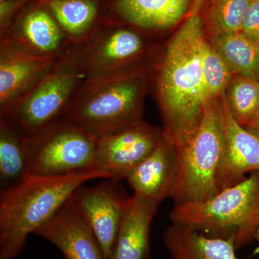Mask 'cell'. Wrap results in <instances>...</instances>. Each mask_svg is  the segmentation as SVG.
I'll return each mask as SVG.
<instances>
[{
  "mask_svg": "<svg viewBox=\"0 0 259 259\" xmlns=\"http://www.w3.org/2000/svg\"><path fill=\"white\" fill-rule=\"evenodd\" d=\"M202 5L192 3L188 17L157 65L156 90L166 122L163 136L176 148L192 139L203 113L201 92L207 41L199 15Z\"/></svg>",
  "mask_w": 259,
  "mask_h": 259,
  "instance_id": "obj_1",
  "label": "cell"
},
{
  "mask_svg": "<svg viewBox=\"0 0 259 259\" xmlns=\"http://www.w3.org/2000/svg\"><path fill=\"white\" fill-rule=\"evenodd\" d=\"M112 178L95 168L61 176L28 174L0 197V259H15L30 234L44 226L83 184Z\"/></svg>",
  "mask_w": 259,
  "mask_h": 259,
  "instance_id": "obj_2",
  "label": "cell"
},
{
  "mask_svg": "<svg viewBox=\"0 0 259 259\" xmlns=\"http://www.w3.org/2000/svg\"><path fill=\"white\" fill-rule=\"evenodd\" d=\"M169 217L172 224L229 240L236 250L249 244L259 227V171L208 200L175 204Z\"/></svg>",
  "mask_w": 259,
  "mask_h": 259,
  "instance_id": "obj_3",
  "label": "cell"
},
{
  "mask_svg": "<svg viewBox=\"0 0 259 259\" xmlns=\"http://www.w3.org/2000/svg\"><path fill=\"white\" fill-rule=\"evenodd\" d=\"M84 82L82 47L72 45L35 87L0 116L32 136L65 118Z\"/></svg>",
  "mask_w": 259,
  "mask_h": 259,
  "instance_id": "obj_4",
  "label": "cell"
},
{
  "mask_svg": "<svg viewBox=\"0 0 259 259\" xmlns=\"http://www.w3.org/2000/svg\"><path fill=\"white\" fill-rule=\"evenodd\" d=\"M138 74L131 71L83 85L64 119L98 139L141 122L144 85Z\"/></svg>",
  "mask_w": 259,
  "mask_h": 259,
  "instance_id": "obj_5",
  "label": "cell"
},
{
  "mask_svg": "<svg viewBox=\"0 0 259 259\" xmlns=\"http://www.w3.org/2000/svg\"><path fill=\"white\" fill-rule=\"evenodd\" d=\"M224 148L221 102H209L192 139L176 148L177 175L171 198L175 204L208 200L220 192L216 174Z\"/></svg>",
  "mask_w": 259,
  "mask_h": 259,
  "instance_id": "obj_6",
  "label": "cell"
},
{
  "mask_svg": "<svg viewBox=\"0 0 259 259\" xmlns=\"http://www.w3.org/2000/svg\"><path fill=\"white\" fill-rule=\"evenodd\" d=\"M27 141L30 174L61 176L97 168L98 139L66 119L28 136Z\"/></svg>",
  "mask_w": 259,
  "mask_h": 259,
  "instance_id": "obj_7",
  "label": "cell"
},
{
  "mask_svg": "<svg viewBox=\"0 0 259 259\" xmlns=\"http://www.w3.org/2000/svg\"><path fill=\"white\" fill-rule=\"evenodd\" d=\"M132 28L107 17L91 37L81 45L84 84L99 82L133 71L129 66L144 54L146 44L139 32Z\"/></svg>",
  "mask_w": 259,
  "mask_h": 259,
  "instance_id": "obj_8",
  "label": "cell"
},
{
  "mask_svg": "<svg viewBox=\"0 0 259 259\" xmlns=\"http://www.w3.org/2000/svg\"><path fill=\"white\" fill-rule=\"evenodd\" d=\"M23 8L8 30L0 34L5 40L25 52L42 57L58 59L74 44L61 30L47 5L37 4Z\"/></svg>",
  "mask_w": 259,
  "mask_h": 259,
  "instance_id": "obj_9",
  "label": "cell"
},
{
  "mask_svg": "<svg viewBox=\"0 0 259 259\" xmlns=\"http://www.w3.org/2000/svg\"><path fill=\"white\" fill-rule=\"evenodd\" d=\"M119 182L106 179L95 187L80 186L74 192L81 214L108 259L111 258L130 198L124 193Z\"/></svg>",
  "mask_w": 259,
  "mask_h": 259,
  "instance_id": "obj_10",
  "label": "cell"
},
{
  "mask_svg": "<svg viewBox=\"0 0 259 259\" xmlns=\"http://www.w3.org/2000/svg\"><path fill=\"white\" fill-rule=\"evenodd\" d=\"M163 138V133L138 122L115 134L98 139L95 161L97 168L112 179H125L152 153Z\"/></svg>",
  "mask_w": 259,
  "mask_h": 259,
  "instance_id": "obj_11",
  "label": "cell"
},
{
  "mask_svg": "<svg viewBox=\"0 0 259 259\" xmlns=\"http://www.w3.org/2000/svg\"><path fill=\"white\" fill-rule=\"evenodd\" d=\"M34 234L50 242L65 259H108L81 214L74 193Z\"/></svg>",
  "mask_w": 259,
  "mask_h": 259,
  "instance_id": "obj_12",
  "label": "cell"
},
{
  "mask_svg": "<svg viewBox=\"0 0 259 259\" xmlns=\"http://www.w3.org/2000/svg\"><path fill=\"white\" fill-rule=\"evenodd\" d=\"M224 148L216 174L220 192L238 185L248 172L259 171V135L233 117L226 98L221 102Z\"/></svg>",
  "mask_w": 259,
  "mask_h": 259,
  "instance_id": "obj_13",
  "label": "cell"
},
{
  "mask_svg": "<svg viewBox=\"0 0 259 259\" xmlns=\"http://www.w3.org/2000/svg\"><path fill=\"white\" fill-rule=\"evenodd\" d=\"M56 60L32 55L0 40V114L35 87Z\"/></svg>",
  "mask_w": 259,
  "mask_h": 259,
  "instance_id": "obj_14",
  "label": "cell"
},
{
  "mask_svg": "<svg viewBox=\"0 0 259 259\" xmlns=\"http://www.w3.org/2000/svg\"><path fill=\"white\" fill-rule=\"evenodd\" d=\"M177 175L176 147L162 138L152 153L125 180L134 195L160 204L171 197Z\"/></svg>",
  "mask_w": 259,
  "mask_h": 259,
  "instance_id": "obj_15",
  "label": "cell"
},
{
  "mask_svg": "<svg viewBox=\"0 0 259 259\" xmlns=\"http://www.w3.org/2000/svg\"><path fill=\"white\" fill-rule=\"evenodd\" d=\"M192 0H108L109 18L145 31H162L180 23Z\"/></svg>",
  "mask_w": 259,
  "mask_h": 259,
  "instance_id": "obj_16",
  "label": "cell"
},
{
  "mask_svg": "<svg viewBox=\"0 0 259 259\" xmlns=\"http://www.w3.org/2000/svg\"><path fill=\"white\" fill-rule=\"evenodd\" d=\"M158 205L149 199L130 197L110 259H149L150 227Z\"/></svg>",
  "mask_w": 259,
  "mask_h": 259,
  "instance_id": "obj_17",
  "label": "cell"
},
{
  "mask_svg": "<svg viewBox=\"0 0 259 259\" xmlns=\"http://www.w3.org/2000/svg\"><path fill=\"white\" fill-rule=\"evenodd\" d=\"M163 242L171 259H238L233 242L190 226L172 224L163 234Z\"/></svg>",
  "mask_w": 259,
  "mask_h": 259,
  "instance_id": "obj_18",
  "label": "cell"
},
{
  "mask_svg": "<svg viewBox=\"0 0 259 259\" xmlns=\"http://www.w3.org/2000/svg\"><path fill=\"white\" fill-rule=\"evenodd\" d=\"M48 9L74 45H83L105 18L98 0H49Z\"/></svg>",
  "mask_w": 259,
  "mask_h": 259,
  "instance_id": "obj_19",
  "label": "cell"
},
{
  "mask_svg": "<svg viewBox=\"0 0 259 259\" xmlns=\"http://www.w3.org/2000/svg\"><path fill=\"white\" fill-rule=\"evenodd\" d=\"M27 138L15 122L0 116V175L10 187L30 174Z\"/></svg>",
  "mask_w": 259,
  "mask_h": 259,
  "instance_id": "obj_20",
  "label": "cell"
},
{
  "mask_svg": "<svg viewBox=\"0 0 259 259\" xmlns=\"http://www.w3.org/2000/svg\"><path fill=\"white\" fill-rule=\"evenodd\" d=\"M214 49L231 73L259 81V45L243 32L215 35Z\"/></svg>",
  "mask_w": 259,
  "mask_h": 259,
  "instance_id": "obj_21",
  "label": "cell"
},
{
  "mask_svg": "<svg viewBox=\"0 0 259 259\" xmlns=\"http://www.w3.org/2000/svg\"><path fill=\"white\" fill-rule=\"evenodd\" d=\"M226 100L235 119L246 125L259 112V81L238 75L231 81Z\"/></svg>",
  "mask_w": 259,
  "mask_h": 259,
  "instance_id": "obj_22",
  "label": "cell"
},
{
  "mask_svg": "<svg viewBox=\"0 0 259 259\" xmlns=\"http://www.w3.org/2000/svg\"><path fill=\"white\" fill-rule=\"evenodd\" d=\"M231 71L214 47L207 42L204 47L201 98L204 107L226 90L231 79Z\"/></svg>",
  "mask_w": 259,
  "mask_h": 259,
  "instance_id": "obj_23",
  "label": "cell"
},
{
  "mask_svg": "<svg viewBox=\"0 0 259 259\" xmlns=\"http://www.w3.org/2000/svg\"><path fill=\"white\" fill-rule=\"evenodd\" d=\"M252 0H213L209 21L215 35L241 32Z\"/></svg>",
  "mask_w": 259,
  "mask_h": 259,
  "instance_id": "obj_24",
  "label": "cell"
},
{
  "mask_svg": "<svg viewBox=\"0 0 259 259\" xmlns=\"http://www.w3.org/2000/svg\"><path fill=\"white\" fill-rule=\"evenodd\" d=\"M241 32L259 45V0H252L243 20Z\"/></svg>",
  "mask_w": 259,
  "mask_h": 259,
  "instance_id": "obj_25",
  "label": "cell"
},
{
  "mask_svg": "<svg viewBox=\"0 0 259 259\" xmlns=\"http://www.w3.org/2000/svg\"><path fill=\"white\" fill-rule=\"evenodd\" d=\"M28 0H5L0 2V33L8 30L15 17Z\"/></svg>",
  "mask_w": 259,
  "mask_h": 259,
  "instance_id": "obj_26",
  "label": "cell"
},
{
  "mask_svg": "<svg viewBox=\"0 0 259 259\" xmlns=\"http://www.w3.org/2000/svg\"><path fill=\"white\" fill-rule=\"evenodd\" d=\"M246 126H248L250 128L254 131L255 134L259 135V112L247 124Z\"/></svg>",
  "mask_w": 259,
  "mask_h": 259,
  "instance_id": "obj_27",
  "label": "cell"
},
{
  "mask_svg": "<svg viewBox=\"0 0 259 259\" xmlns=\"http://www.w3.org/2000/svg\"><path fill=\"white\" fill-rule=\"evenodd\" d=\"M255 240H256V241L259 243V227L258 229H257L256 233H255Z\"/></svg>",
  "mask_w": 259,
  "mask_h": 259,
  "instance_id": "obj_28",
  "label": "cell"
},
{
  "mask_svg": "<svg viewBox=\"0 0 259 259\" xmlns=\"http://www.w3.org/2000/svg\"><path fill=\"white\" fill-rule=\"evenodd\" d=\"M5 1V0H0V2ZM37 1L44 2V3H47L49 0H37Z\"/></svg>",
  "mask_w": 259,
  "mask_h": 259,
  "instance_id": "obj_29",
  "label": "cell"
}]
</instances>
